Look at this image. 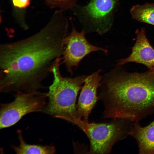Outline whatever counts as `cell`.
<instances>
[{"instance_id":"1","label":"cell","mask_w":154,"mask_h":154,"mask_svg":"<svg viewBox=\"0 0 154 154\" xmlns=\"http://www.w3.org/2000/svg\"><path fill=\"white\" fill-rule=\"evenodd\" d=\"M66 32L40 33L0 46V91L29 92L42 83L62 60Z\"/></svg>"},{"instance_id":"2","label":"cell","mask_w":154,"mask_h":154,"mask_svg":"<svg viewBox=\"0 0 154 154\" xmlns=\"http://www.w3.org/2000/svg\"><path fill=\"white\" fill-rule=\"evenodd\" d=\"M122 73L106 80L100 98L105 118L139 121L154 114V74Z\"/></svg>"},{"instance_id":"3","label":"cell","mask_w":154,"mask_h":154,"mask_svg":"<svg viewBox=\"0 0 154 154\" xmlns=\"http://www.w3.org/2000/svg\"><path fill=\"white\" fill-rule=\"evenodd\" d=\"M60 62L57 63L52 70L53 80L49 87L47 103L42 112L63 119L69 116L77 117L76 98L86 76L64 77L60 71Z\"/></svg>"},{"instance_id":"4","label":"cell","mask_w":154,"mask_h":154,"mask_svg":"<svg viewBox=\"0 0 154 154\" xmlns=\"http://www.w3.org/2000/svg\"><path fill=\"white\" fill-rule=\"evenodd\" d=\"M64 120L76 125L84 132L90 142L89 153L96 154L109 153L116 143L130 135L132 122L116 119L108 123H90L74 116Z\"/></svg>"},{"instance_id":"5","label":"cell","mask_w":154,"mask_h":154,"mask_svg":"<svg viewBox=\"0 0 154 154\" xmlns=\"http://www.w3.org/2000/svg\"><path fill=\"white\" fill-rule=\"evenodd\" d=\"M117 0H89L84 5L76 4L71 9L85 33L102 35L111 29Z\"/></svg>"},{"instance_id":"6","label":"cell","mask_w":154,"mask_h":154,"mask_svg":"<svg viewBox=\"0 0 154 154\" xmlns=\"http://www.w3.org/2000/svg\"><path fill=\"white\" fill-rule=\"evenodd\" d=\"M47 100V92L39 90L17 93L13 101L1 104L0 129L12 126L28 114L42 112Z\"/></svg>"},{"instance_id":"7","label":"cell","mask_w":154,"mask_h":154,"mask_svg":"<svg viewBox=\"0 0 154 154\" xmlns=\"http://www.w3.org/2000/svg\"><path fill=\"white\" fill-rule=\"evenodd\" d=\"M71 33L64 40V47L62 57L68 71L72 74V68L77 66L86 56L94 51L107 50L90 44L86 39L85 32L78 31L73 24Z\"/></svg>"},{"instance_id":"8","label":"cell","mask_w":154,"mask_h":154,"mask_svg":"<svg viewBox=\"0 0 154 154\" xmlns=\"http://www.w3.org/2000/svg\"><path fill=\"white\" fill-rule=\"evenodd\" d=\"M100 70L86 76L76 105L77 117L88 121L89 116L98 100L97 91L102 76Z\"/></svg>"},{"instance_id":"9","label":"cell","mask_w":154,"mask_h":154,"mask_svg":"<svg viewBox=\"0 0 154 154\" xmlns=\"http://www.w3.org/2000/svg\"><path fill=\"white\" fill-rule=\"evenodd\" d=\"M136 33V40L131 53L126 58L119 60L118 65L135 62L143 64L151 70L154 67V49L146 37L144 28L137 31Z\"/></svg>"},{"instance_id":"10","label":"cell","mask_w":154,"mask_h":154,"mask_svg":"<svg viewBox=\"0 0 154 154\" xmlns=\"http://www.w3.org/2000/svg\"><path fill=\"white\" fill-rule=\"evenodd\" d=\"M139 121L132 122L130 135L136 141L139 153L154 154V120L147 126L143 127Z\"/></svg>"},{"instance_id":"11","label":"cell","mask_w":154,"mask_h":154,"mask_svg":"<svg viewBox=\"0 0 154 154\" xmlns=\"http://www.w3.org/2000/svg\"><path fill=\"white\" fill-rule=\"evenodd\" d=\"M19 144L18 146L12 145L14 152L17 154H52L56 151L53 145H41L29 144L25 141L21 130L17 131Z\"/></svg>"},{"instance_id":"12","label":"cell","mask_w":154,"mask_h":154,"mask_svg":"<svg viewBox=\"0 0 154 154\" xmlns=\"http://www.w3.org/2000/svg\"><path fill=\"white\" fill-rule=\"evenodd\" d=\"M130 13L135 20L154 25V3L137 5L131 8Z\"/></svg>"},{"instance_id":"13","label":"cell","mask_w":154,"mask_h":154,"mask_svg":"<svg viewBox=\"0 0 154 154\" xmlns=\"http://www.w3.org/2000/svg\"><path fill=\"white\" fill-rule=\"evenodd\" d=\"M14 6L19 8L26 7L29 4V0H12Z\"/></svg>"},{"instance_id":"14","label":"cell","mask_w":154,"mask_h":154,"mask_svg":"<svg viewBox=\"0 0 154 154\" xmlns=\"http://www.w3.org/2000/svg\"><path fill=\"white\" fill-rule=\"evenodd\" d=\"M58 2L64 3L67 8L71 9L75 5L78 0H55Z\"/></svg>"},{"instance_id":"15","label":"cell","mask_w":154,"mask_h":154,"mask_svg":"<svg viewBox=\"0 0 154 154\" xmlns=\"http://www.w3.org/2000/svg\"><path fill=\"white\" fill-rule=\"evenodd\" d=\"M151 70H152V71H153V73L154 74V68H153L152 69H151Z\"/></svg>"}]
</instances>
